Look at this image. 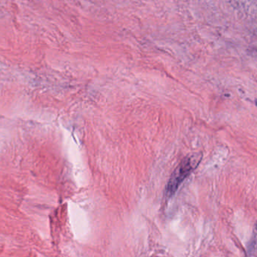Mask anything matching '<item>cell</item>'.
I'll use <instances>...</instances> for the list:
<instances>
[{
	"label": "cell",
	"instance_id": "6da1fadb",
	"mask_svg": "<svg viewBox=\"0 0 257 257\" xmlns=\"http://www.w3.org/2000/svg\"><path fill=\"white\" fill-rule=\"evenodd\" d=\"M201 160V156H190L186 157L178 165V167L171 175L170 179L166 187V196L171 197L178 190L181 183L191 173L192 171L198 166Z\"/></svg>",
	"mask_w": 257,
	"mask_h": 257
},
{
	"label": "cell",
	"instance_id": "7a4b0ae2",
	"mask_svg": "<svg viewBox=\"0 0 257 257\" xmlns=\"http://www.w3.org/2000/svg\"><path fill=\"white\" fill-rule=\"evenodd\" d=\"M247 253L249 255H257V222L253 229V235L251 240L247 247Z\"/></svg>",
	"mask_w": 257,
	"mask_h": 257
}]
</instances>
